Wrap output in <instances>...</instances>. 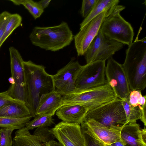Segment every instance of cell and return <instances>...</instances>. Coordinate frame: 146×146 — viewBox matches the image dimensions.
Instances as JSON below:
<instances>
[{"instance_id":"obj_4","label":"cell","mask_w":146,"mask_h":146,"mask_svg":"<svg viewBox=\"0 0 146 146\" xmlns=\"http://www.w3.org/2000/svg\"><path fill=\"white\" fill-rule=\"evenodd\" d=\"M116 97L107 82L102 85L75 92L62 96V106L78 105L84 106L88 111L111 102Z\"/></svg>"},{"instance_id":"obj_19","label":"cell","mask_w":146,"mask_h":146,"mask_svg":"<svg viewBox=\"0 0 146 146\" xmlns=\"http://www.w3.org/2000/svg\"><path fill=\"white\" fill-rule=\"evenodd\" d=\"M31 115L30 111L23 102L17 100L7 104L0 109V117L18 119Z\"/></svg>"},{"instance_id":"obj_12","label":"cell","mask_w":146,"mask_h":146,"mask_svg":"<svg viewBox=\"0 0 146 146\" xmlns=\"http://www.w3.org/2000/svg\"><path fill=\"white\" fill-rule=\"evenodd\" d=\"M107 82L113 89L116 96L122 100L129 96L130 92L127 80L122 64L111 57L106 66Z\"/></svg>"},{"instance_id":"obj_26","label":"cell","mask_w":146,"mask_h":146,"mask_svg":"<svg viewBox=\"0 0 146 146\" xmlns=\"http://www.w3.org/2000/svg\"><path fill=\"white\" fill-rule=\"evenodd\" d=\"M22 21V17L19 14H12L6 26L4 34L1 41L0 47L13 31L21 25Z\"/></svg>"},{"instance_id":"obj_35","label":"cell","mask_w":146,"mask_h":146,"mask_svg":"<svg viewBox=\"0 0 146 146\" xmlns=\"http://www.w3.org/2000/svg\"><path fill=\"white\" fill-rule=\"evenodd\" d=\"M8 80L9 83L11 84V85H13L15 84V80L12 76H11L9 78Z\"/></svg>"},{"instance_id":"obj_22","label":"cell","mask_w":146,"mask_h":146,"mask_svg":"<svg viewBox=\"0 0 146 146\" xmlns=\"http://www.w3.org/2000/svg\"><path fill=\"white\" fill-rule=\"evenodd\" d=\"M9 1L16 5H23L35 19L39 17L44 11V10L40 6L37 2L32 0H11Z\"/></svg>"},{"instance_id":"obj_17","label":"cell","mask_w":146,"mask_h":146,"mask_svg":"<svg viewBox=\"0 0 146 146\" xmlns=\"http://www.w3.org/2000/svg\"><path fill=\"white\" fill-rule=\"evenodd\" d=\"M88 109L78 105L61 106L56 111V115L62 121L73 123L81 124L83 122Z\"/></svg>"},{"instance_id":"obj_14","label":"cell","mask_w":146,"mask_h":146,"mask_svg":"<svg viewBox=\"0 0 146 146\" xmlns=\"http://www.w3.org/2000/svg\"><path fill=\"white\" fill-rule=\"evenodd\" d=\"M50 129L62 146H85L84 135L79 124L62 121Z\"/></svg>"},{"instance_id":"obj_28","label":"cell","mask_w":146,"mask_h":146,"mask_svg":"<svg viewBox=\"0 0 146 146\" xmlns=\"http://www.w3.org/2000/svg\"><path fill=\"white\" fill-rule=\"evenodd\" d=\"M98 0H83L80 13L82 17L86 18L89 14Z\"/></svg>"},{"instance_id":"obj_8","label":"cell","mask_w":146,"mask_h":146,"mask_svg":"<svg viewBox=\"0 0 146 146\" xmlns=\"http://www.w3.org/2000/svg\"><path fill=\"white\" fill-rule=\"evenodd\" d=\"M105 61H96L83 66L76 79L75 86L78 90L98 86L107 82Z\"/></svg>"},{"instance_id":"obj_3","label":"cell","mask_w":146,"mask_h":146,"mask_svg":"<svg viewBox=\"0 0 146 146\" xmlns=\"http://www.w3.org/2000/svg\"><path fill=\"white\" fill-rule=\"evenodd\" d=\"M29 38L33 44L46 50L55 52L70 45L74 40L67 23L48 27H34Z\"/></svg>"},{"instance_id":"obj_10","label":"cell","mask_w":146,"mask_h":146,"mask_svg":"<svg viewBox=\"0 0 146 146\" xmlns=\"http://www.w3.org/2000/svg\"><path fill=\"white\" fill-rule=\"evenodd\" d=\"M9 50L11 76L14 79L15 83L7 90L9 95L13 98L21 101L26 105L24 61L19 51L15 48L10 47Z\"/></svg>"},{"instance_id":"obj_25","label":"cell","mask_w":146,"mask_h":146,"mask_svg":"<svg viewBox=\"0 0 146 146\" xmlns=\"http://www.w3.org/2000/svg\"><path fill=\"white\" fill-rule=\"evenodd\" d=\"M81 124L85 146H106V144L91 131L84 122H82Z\"/></svg>"},{"instance_id":"obj_20","label":"cell","mask_w":146,"mask_h":146,"mask_svg":"<svg viewBox=\"0 0 146 146\" xmlns=\"http://www.w3.org/2000/svg\"><path fill=\"white\" fill-rule=\"evenodd\" d=\"M119 0H98L88 15L80 24V29L102 13L118 5Z\"/></svg>"},{"instance_id":"obj_15","label":"cell","mask_w":146,"mask_h":146,"mask_svg":"<svg viewBox=\"0 0 146 146\" xmlns=\"http://www.w3.org/2000/svg\"><path fill=\"white\" fill-rule=\"evenodd\" d=\"M120 136L126 146H146V128L140 129L136 122L125 125L121 130Z\"/></svg>"},{"instance_id":"obj_11","label":"cell","mask_w":146,"mask_h":146,"mask_svg":"<svg viewBox=\"0 0 146 146\" xmlns=\"http://www.w3.org/2000/svg\"><path fill=\"white\" fill-rule=\"evenodd\" d=\"M48 127L37 128L33 134L25 127L15 133L13 146H58L60 143Z\"/></svg>"},{"instance_id":"obj_29","label":"cell","mask_w":146,"mask_h":146,"mask_svg":"<svg viewBox=\"0 0 146 146\" xmlns=\"http://www.w3.org/2000/svg\"><path fill=\"white\" fill-rule=\"evenodd\" d=\"M11 14L6 11L0 13V43L4 34L6 26Z\"/></svg>"},{"instance_id":"obj_18","label":"cell","mask_w":146,"mask_h":146,"mask_svg":"<svg viewBox=\"0 0 146 146\" xmlns=\"http://www.w3.org/2000/svg\"><path fill=\"white\" fill-rule=\"evenodd\" d=\"M91 131L106 144H109L121 140V130L108 128L93 119L84 121Z\"/></svg>"},{"instance_id":"obj_24","label":"cell","mask_w":146,"mask_h":146,"mask_svg":"<svg viewBox=\"0 0 146 146\" xmlns=\"http://www.w3.org/2000/svg\"><path fill=\"white\" fill-rule=\"evenodd\" d=\"M122 104L127 118V123H135L136 121L140 119L141 110L139 107H133L129 103V97L122 100Z\"/></svg>"},{"instance_id":"obj_23","label":"cell","mask_w":146,"mask_h":146,"mask_svg":"<svg viewBox=\"0 0 146 146\" xmlns=\"http://www.w3.org/2000/svg\"><path fill=\"white\" fill-rule=\"evenodd\" d=\"M52 116L47 115H36L33 120L27 123L25 127L29 130L35 128L50 126L54 123Z\"/></svg>"},{"instance_id":"obj_13","label":"cell","mask_w":146,"mask_h":146,"mask_svg":"<svg viewBox=\"0 0 146 146\" xmlns=\"http://www.w3.org/2000/svg\"><path fill=\"white\" fill-rule=\"evenodd\" d=\"M82 66L77 60L72 59L53 75L56 90L62 96L72 93L77 90L75 86V82Z\"/></svg>"},{"instance_id":"obj_7","label":"cell","mask_w":146,"mask_h":146,"mask_svg":"<svg viewBox=\"0 0 146 146\" xmlns=\"http://www.w3.org/2000/svg\"><path fill=\"white\" fill-rule=\"evenodd\" d=\"M123 46L122 43L107 37L100 30L84 55L86 64L96 61H106Z\"/></svg>"},{"instance_id":"obj_1","label":"cell","mask_w":146,"mask_h":146,"mask_svg":"<svg viewBox=\"0 0 146 146\" xmlns=\"http://www.w3.org/2000/svg\"><path fill=\"white\" fill-rule=\"evenodd\" d=\"M26 105L33 117L41 95L56 90L53 75L47 73L44 66L31 60L24 61Z\"/></svg>"},{"instance_id":"obj_27","label":"cell","mask_w":146,"mask_h":146,"mask_svg":"<svg viewBox=\"0 0 146 146\" xmlns=\"http://www.w3.org/2000/svg\"><path fill=\"white\" fill-rule=\"evenodd\" d=\"M14 130L8 128L0 129V146H12V134Z\"/></svg>"},{"instance_id":"obj_2","label":"cell","mask_w":146,"mask_h":146,"mask_svg":"<svg viewBox=\"0 0 146 146\" xmlns=\"http://www.w3.org/2000/svg\"><path fill=\"white\" fill-rule=\"evenodd\" d=\"M130 91L144 90L146 86V37L135 40L128 46L122 64Z\"/></svg>"},{"instance_id":"obj_5","label":"cell","mask_w":146,"mask_h":146,"mask_svg":"<svg viewBox=\"0 0 146 146\" xmlns=\"http://www.w3.org/2000/svg\"><path fill=\"white\" fill-rule=\"evenodd\" d=\"M89 119L108 128L121 130L127 124L122 100L116 97L111 102L88 111L83 121Z\"/></svg>"},{"instance_id":"obj_30","label":"cell","mask_w":146,"mask_h":146,"mask_svg":"<svg viewBox=\"0 0 146 146\" xmlns=\"http://www.w3.org/2000/svg\"><path fill=\"white\" fill-rule=\"evenodd\" d=\"M142 96L141 91L134 90L130 91L129 96V103L133 107L138 106Z\"/></svg>"},{"instance_id":"obj_33","label":"cell","mask_w":146,"mask_h":146,"mask_svg":"<svg viewBox=\"0 0 146 146\" xmlns=\"http://www.w3.org/2000/svg\"><path fill=\"white\" fill-rule=\"evenodd\" d=\"M51 0H43L37 2L38 5L43 9L48 7L49 5Z\"/></svg>"},{"instance_id":"obj_21","label":"cell","mask_w":146,"mask_h":146,"mask_svg":"<svg viewBox=\"0 0 146 146\" xmlns=\"http://www.w3.org/2000/svg\"><path fill=\"white\" fill-rule=\"evenodd\" d=\"M33 117L30 115L18 119L0 117V127L11 128L14 130L25 127Z\"/></svg>"},{"instance_id":"obj_9","label":"cell","mask_w":146,"mask_h":146,"mask_svg":"<svg viewBox=\"0 0 146 146\" xmlns=\"http://www.w3.org/2000/svg\"><path fill=\"white\" fill-rule=\"evenodd\" d=\"M117 5L104 11L94 18L80 29V31L74 36V39L78 56L84 55L90 44L97 35L103 23Z\"/></svg>"},{"instance_id":"obj_16","label":"cell","mask_w":146,"mask_h":146,"mask_svg":"<svg viewBox=\"0 0 146 146\" xmlns=\"http://www.w3.org/2000/svg\"><path fill=\"white\" fill-rule=\"evenodd\" d=\"M62 96L56 90L42 95L36 108L35 115L53 116L58 109L62 106Z\"/></svg>"},{"instance_id":"obj_34","label":"cell","mask_w":146,"mask_h":146,"mask_svg":"<svg viewBox=\"0 0 146 146\" xmlns=\"http://www.w3.org/2000/svg\"><path fill=\"white\" fill-rule=\"evenodd\" d=\"M106 145V146H126L121 139L111 144Z\"/></svg>"},{"instance_id":"obj_32","label":"cell","mask_w":146,"mask_h":146,"mask_svg":"<svg viewBox=\"0 0 146 146\" xmlns=\"http://www.w3.org/2000/svg\"><path fill=\"white\" fill-rule=\"evenodd\" d=\"M141 110V118L140 119L143 123L145 126H146V104L143 106H139Z\"/></svg>"},{"instance_id":"obj_31","label":"cell","mask_w":146,"mask_h":146,"mask_svg":"<svg viewBox=\"0 0 146 146\" xmlns=\"http://www.w3.org/2000/svg\"><path fill=\"white\" fill-rule=\"evenodd\" d=\"M17 100L9 96L8 90L0 92V109L5 105Z\"/></svg>"},{"instance_id":"obj_6","label":"cell","mask_w":146,"mask_h":146,"mask_svg":"<svg viewBox=\"0 0 146 146\" xmlns=\"http://www.w3.org/2000/svg\"><path fill=\"white\" fill-rule=\"evenodd\" d=\"M125 8L122 5H117L106 18L100 30L110 39L129 46L133 42L134 33L131 24L120 15V12Z\"/></svg>"}]
</instances>
